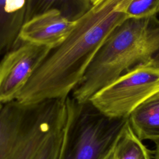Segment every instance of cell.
<instances>
[{
	"instance_id": "obj_1",
	"label": "cell",
	"mask_w": 159,
	"mask_h": 159,
	"mask_svg": "<svg viewBox=\"0 0 159 159\" xmlns=\"http://www.w3.org/2000/svg\"><path fill=\"white\" fill-rule=\"evenodd\" d=\"M127 7V0L93 4L75 21L66 39L49 51L16 100L33 104L70 96L108 36L129 18Z\"/></svg>"
},
{
	"instance_id": "obj_2",
	"label": "cell",
	"mask_w": 159,
	"mask_h": 159,
	"mask_svg": "<svg viewBox=\"0 0 159 159\" xmlns=\"http://www.w3.org/2000/svg\"><path fill=\"white\" fill-rule=\"evenodd\" d=\"M142 67L159 68V19L128 18L108 36L70 95L88 102L119 77Z\"/></svg>"
},
{
	"instance_id": "obj_3",
	"label": "cell",
	"mask_w": 159,
	"mask_h": 159,
	"mask_svg": "<svg viewBox=\"0 0 159 159\" xmlns=\"http://www.w3.org/2000/svg\"><path fill=\"white\" fill-rule=\"evenodd\" d=\"M65 99L33 104L14 100L0 109V159H34L66 114Z\"/></svg>"
},
{
	"instance_id": "obj_4",
	"label": "cell",
	"mask_w": 159,
	"mask_h": 159,
	"mask_svg": "<svg viewBox=\"0 0 159 159\" xmlns=\"http://www.w3.org/2000/svg\"><path fill=\"white\" fill-rule=\"evenodd\" d=\"M66 102V119L58 159H102L129 124L128 117H108L90 102L71 96Z\"/></svg>"
},
{
	"instance_id": "obj_5",
	"label": "cell",
	"mask_w": 159,
	"mask_h": 159,
	"mask_svg": "<svg viewBox=\"0 0 159 159\" xmlns=\"http://www.w3.org/2000/svg\"><path fill=\"white\" fill-rule=\"evenodd\" d=\"M159 92V68L142 67L126 73L96 92L89 100L103 114L128 117L142 102Z\"/></svg>"
},
{
	"instance_id": "obj_6",
	"label": "cell",
	"mask_w": 159,
	"mask_h": 159,
	"mask_svg": "<svg viewBox=\"0 0 159 159\" xmlns=\"http://www.w3.org/2000/svg\"><path fill=\"white\" fill-rule=\"evenodd\" d=\"M50 50L17 40L0 61V103L16 100Z\"/></svg>"
},
{
	"instance_id": "obj_7",
	"label": "cell",
	"mask_w": 159,
	"mask_h": 159,
	"mask_svg": "<svg viewBox=\"0 0 159 159\" xmlns=\"http://www.w3.org/2000/svg\"><path fill=\"white\" fill-rule=\"evenodd\" d=\"M75 24V21L69 20L57 10H50L26 21L18 40L53 49L66 39Z\"/></svg>"
},
{
	"instance_id": "obj_8",
	"label": "cell",
	"mask_w": 159,
	"mask_h": 159,
	"mask_svg": "<svg viewBox=\"0 0 159 159\" xmlns=\"http://www.w3.org/2000/svg\"><path fill=\"white\" fill-rule=\"evenodd\" d=\"M28 0H0V55L18 40L25 22Z\"/></svg>"
},
{
	"instance_id": "obj_9",
	"label": "cell",
	"mask_w": 159,
	"mask_h": 159,
	"mask_svg": "<svg viewBox=\"0 0 159 159\" xmlns=\"http://www.w3.org/2000/svg\"><path fill=\"white\" fill-rule=\"evenodd\" d=\"M129 124L140 140L159 142V92L139 105L129 116Z\"/></svg>"
},
{
	"instance_id": "obj_10",
	"label": "cell",
	"mask_w": 159,
	"mask_h": 159,
	"mask_svg": "<svg viewBox=\"0 0 159 159\" xmlns=\"http://www.w3.org/2000/svg\"><path fill=\"white\" fill-rule=\"evenodd\" d=\"M91 5L88 0H28L25 22L50 10H57L69 20L76 21Z\"/></svg>"
},
{
	"instance_id": "obj_11",
	"label": "cell",
	"mask_w": 159,
	"mask_h": 159,
	"mask_svg": "<svg viewBox=\"0 0 159 159\" xmlns=\"http://www.w3.org/2000/svg\"><path fill=\"white\" fill-rule=\"evenodd\" d=\"M112 159H151L150 152L135 135L129 124L116 144Z\"/></svg>"
},
{
	"instance_id": "obj_12",
	"label": "cell",
	"mask_w": 159,
	"mask_h": 159,
	"mask_svg": "<svg viewBox=\"0 0 159 159\" xmlns=\"http://www.w3.org/2000/svg\"><path fill=\"white\" fill-rule=\"evenodd\" d=\"M65 119L66 114L47 137L34 159L58 158L63 139Z\"/></svg>"
},
{
	"instance_id": "obj_13",
	"label": "cell",
	"mask_w": 159,
	"mask_h": 159,
	"mask_svg": "<svg viewBox=\"0 0 159 159\" xmlns=\"http://www.w3.org/2000/svg\"><path fill=\"white\" fill-rule=\"evenodd\" d=\"M159 12V0H132L127 7L129 18H145Z\"/></svg>"
},
{
	"instance_id": "obj_14",
	"label": "cell",
	"mask_w": 159,
	"mask_h": 159,
	"mask_svg": "<svg viewBox=\"0 0 159 159\" xmlns=\"http://www.w3.org/2000/svg\"><path fill=\"white\" fill-rule=\"evenodd\" d=\"M118 140H117V142H118ZM116 144H117V142H116V143L112 147V148L109 150V152L104 157V158H103L102 159H112V158H113L114 153V151H115V148H116Z\"/></svg>"
},
{
	"instance_id": "obj_15",
	"label": "cell",
	"mask_w": 159,
	"mask_h": 159,
	"mask_svg": "<svg viewBox=\"0 0 159 159\" xmlns=\"http://www.w3.org/2000/svg\"><path fill=\"white\" fill-rule=\"evenodd\" d=\"M154 154V159H159V142L156 143V148Z\"/></svg>"
},
{
	"instance_id": "obj_16",
	"label": "cell",
	"mask_w": 159,
	"mask_h": 159,
	"mask_svg": "<svg viewBox=\"0 0 159 159\" xmlns=\"http://www.w3.org/2000/svg\"><path fill=\"white\" fill-rule=\"evenodd\" d=\"M91 4H94V2H96L98 0H88Z\"/></svg>"
},
{
	"instance_id": "obj_17",
	"label": "cell",
	"mask_w": 159,
	"mask_h": 159,
	"mask_svg": "<svg viewBox=\"0 0 159 159\" xmlns=\"http://www.w3.org/2000/svg\"><path fill=\"white\" fill-rule=\"evenodd\" d=\"M2 104H3L0 103V109H1V107H2Z\"/></svg>"
}]
</instances>
